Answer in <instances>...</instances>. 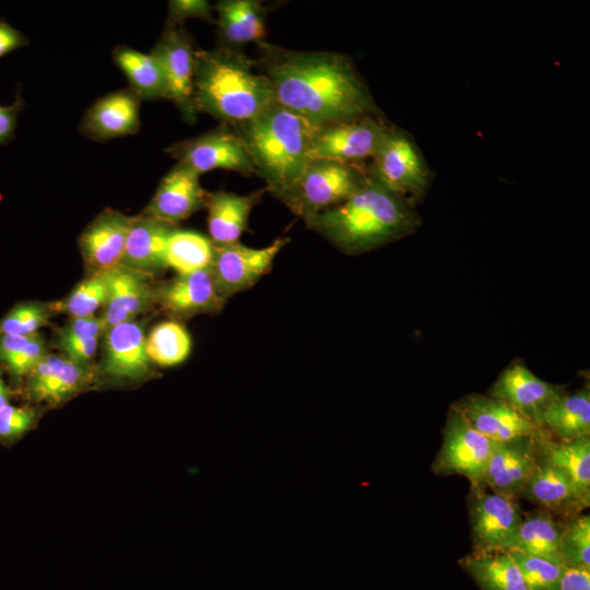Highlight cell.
Segmentation results:
<instances>
[{
  "mask_svg": "<svg viewBox=\"0 0 590 590\" xmlns=\"http://www.w3.org/2000/svg\"><path fill=\"white\" fill-rule=\"evenodd\" d=\"M257 66L274 99L314 126L382 114L353 61L334 51L258 44Z\"/></svg>",
  "mask_w": 590,
  "mask_h": 590,
  "instance_id": "cell-1",
  "label": "cell"
},
{
  "mask_svg": "<svg viewBox=\"0 0 590 590\" xmlns=\"http://www.w3.org/2000/svg\"><path fill=\"white\" fill-rule=\"evenodd\" d=\"M346 255H361L402 239L421 226L414 202L369 177L344 202L304 222Z\"/></svg>",
  "mask_w": 590,
  "mask_h": 590,
  "instance_id": "cell-2",
  "label": "cell"
},
{
  "mask_svg": "<svg viewBox=\"0 0 590 590\" xmlns=\"http://www.w3.org/2000/svg\"><path fill=\"white\" fill-rule=\"evenodd\" d=\"M275 102L268 78L257 61L239 49H197L193 104L229 127L246 122Z\"/></svg>",
  "mask_w": 590,
  "mask_h": 590,
  "instance_id": "cell-3",
  "label": "cell"
},
{
  "mask_svg": "<svg viewBox=\"0 0 590 590\" xmlns=\"http://www.w3.org/2000/svg\"><path fill=\"white\" fill-rule=\"evenodd\" d=\"M316 127L274 102L255 118L231 128L245 145L266 190L281 201L310 161Z\"/></svg>",
  "mask_w": 590,
  "mask_h": 590,
  "instance_id": "cell-4",
  "label": "cell"
},
{
  "mask_svg": "<svg viewBox=\"0 0 590 590\" xmlns=\"http://www.w3.org/2000/svg\"><path fill=\"white\" fill-rule=\"evenodd\" d=\"M368 179L366 164L312 158L281 202L306 222L347 200Z\"/></svg>",
  "mask_w": 590,
  "mask_h": 590,
  "instance_id": "cell-5",
  "label": "cell"
},
{
  "mask_svg": "<svg viewBox=\"0 0 590 590\" xmlns=\"http://www.w3.org/2000/svg\"><path fill=\"white\" fill-rule=\"evenodd\" d=\"M367 173L381 186L412 202L421 199L432 181L430 169L413 138L391 125Z\"/></svg>",
  "mask_w": 590,
  "mask_h": 590,
  "instance_id": "cell-6",
  "label": "cell"
},
{
  "mask_svg": "<svg viewBox=\"0 0 590 590\" xmlns=\"http://www.w3.org/2000/svg\"><path fill=\"white\" fill-rule=\"evenodd\" d=\"M390 127L384 114L317 126L309 157L365 164L376 154Z\"/></svg>",
  "mask_w": 590,
  "mask_h": 590,
  "instance_id": "cell-7",
  "label": "cell"
},
{
  "mask_svg": "<svg viewBox=\"0 0 590 590\" xmlns=\"http://www.w3.org/2000/svg\"><path fill=\"white\" fill-rule=\"evenodd\" d=\"M496 442L474 429L451 406L433 471L442 475H462L469 480L471 487L483 486L486 465Z\"/></svg>",
  "mask_w": 590,
  "mask_h": 590,
  "instance_id": "cell-8",
  "label": "cell"
},
{
  "mask_svg": "<svg viewBox=\"0 0 590 590\" xmlns=\"http://www.w3.org/2000/svg\"><path fill=\"white\" fill-rule=\"evenodd\" d=\"M288 237H279L266 247L237 243L214 245L210 270L220 294L227 300L245 292L268 274Z\"/></svg>",
  "mask_w": 590,
  "mask_h": 590,
  "instance_id": "cell-9",
  "label": "cell"
},
{
  "mask_svg": "<svg viewBox=\"0 0 590 590\" xmlns=\"http://www.w3.org/2000/svg\"><path fill=\"white\" fill-rule=\"evenodd\" d=\"M166 152L198 175L214 169L232 170L244 176L255 174L240 138L225 123L194 138L176 142Z\"/></svg>",
  "mask_w": 590,
  "mask_h": 590,
  "instance_id": "cell-10",
  "label": "cell"
},
{
  "mask_svg": "<svg viewBox=\"0 0 590 590\" xmlns=\"http://www.w3.org/2000/svg\"><path fill=\"white\" fill-rule=\"evenodd\" d=\"M468 508L474 551L510 550L523 518L516 497L471 487Z\"/></svg>",
  "mask_w": 590,
  "mask_h": 590,
  "instance_id": "cell-11",
  "label": "cell"
},
{
  "mask_svg": "<svg viewBox=\"0 0 590 590\" xmlns=\"http://www.w3.org/2000/svg\"><path fill=\"white\" fill-rule=\"evenodd\" d=\"M103 338V356L96 366V379L102 377L116 384H132L154 376L142 321L134 319L114 326L105 331Z\"/></svg>",
  "mask_w": 590,
  "mask_h": 590,
  "instance_id": "cell-12",
  "label": "cell"
},
{
  "mask_svg": "<svg viewBox=\"0 0 590 590\" xmlns=\"http://www.w3.org/2000/svg\"><path fill=\"white\" fill-rule=\"evenodd\" d=\"M194 48L192 38L181 27L165 28L151 50L161 63L167 83V96L182 118L193 122L197 110L193 104Z\"/></svg>",
  "mask_w": 590,
  "mask_h": 590,
  "instance_id": "cell-13",
  "label": "cell"
},
{
  "mask_svg": "<svg viewBox=\"0 0 590 590\" xmlns=\"http://www.w3.org/2000/svg\"><path fill=\"white\" fill-rule=\"evenodd\" d=\"M25 378L30 401L58 405L96 381V366L75 363L62 354L47 353Z\"/></svg>",
  "mask_w": 590,
  "mask_h": 590,
  "instance_id": "cell-14",
  "label": "cell"
},
{
  "mask_svg": "<svg viewBox=\"0 0 590 590\" xmlns=\"http://www.w3.org/2000/svg\"><path fill=\"white\" fill-rule=\"evenodd\" d=\"M226 299L220 294L210 267L156 285L155 305L174 321L221 311Z\"/></svg>",
  "mask_w": 590,
  "mask_h": 590,
  "instance_id": "cell-15",
  "label": "cell"
},
{
  "mask_svg": "<svg viewBox=\"0 0 590 590\" xmlns=\"http://www.w3.org/2000/svg\"><path fill=\"white\" fill-rule=\"evenodd\" d=\"M518 497L565 519L580 515L590 504L589 492L583 491L566 471L541 456Z\"/></svg>",
  "mask_w": 590,
  "mask_h": 590,
  "instance_id": "cell-16",
  "label": "cell"
},
{
  "mask_svg": "<svg viewBox=\"0 0 590 590\" xmlns=\"http://www.w3.org/2000/svg\"><path fill=\"white\" fill-rule=\"evenodd\" d=\"M108 294L101 316L104 333L114 326L137 319L155 306L153 276L125 266L104 271Z\"/></svg>",
  "mask_w": 590,
  "mask_h": 590,
  "instance_id": "cell-17",
  "label": "cell"
},
{
  "mask_svg": "<svg viewBox=\"0 0 590 590\" xmlns=\"http://www.w3.org/2000/svg\"><path fill=\"white\" fill-rule=\"evenodd\" d=\"M536 433L496 442L486 465L484 487L499 495L518 498L539 461Z\"/></svg>",
  "mask_w": 590,
  "mask_h": 590,
  "instance_id": "cell-18",
  "label": "cell"
},
{
  "mask_svg": "<svg viewBox=\"0 0 590 590\" xmlns=\"http://www.w3.org/2000/svg\"><path fill=\"white\" fill-rule=\"evenodd\" d=\"M452 408L474 429L495 441L534 435L539 429L529 417L492 396L469 394Z\"/></svg>",
  "mask_w": 590,
  "mask_h": 590,
  "instance_id": "cell-19",
  "label": "cell"
},
{
  "mask_svg": "<svg viewBox=\"0 0 590 590\" xmlns=\"http://www.w3.org/2000/svg\"><path fill=\"white\" fill-rule=\"evenodd\" d=\"M200 175L177 163L161 180L155 194L142 214L176 226L205 205L208 191L200 184Z\"/></svg>",
  "mask_w": 590,
  "mask_h": 590,
  "instance_id": "cell-20",
  "label": "cell"
},
{
  "mask_svg": "<svg viewBox=\"0 0 590 590\" xmlns=\"http://www.w3.org/2000/svg\"><path fill=\"white\" fill-rule=\"evenodd\" d=\"M132 217L105 209L82 232L79 247L91 273L104 272L120 263Z\"/></svg>",
  "mask_w": 590,
  "mask_h": 590,
  "instance_id": "cell-21",
  "label": "cell"
},
{
  "mask_svg": "<svg viewBox=\"0 0 590 590\" xmlns=\"http://www.w3.org/2000/svg\"><path fill=\"white\" fill-rule=\"evenodd\" d=\"M140 97L130 88L106 94L85 113L83 135L95 141L135 134L140 129Z\"/></svg>",
  "mask_w": 590,
  "mask_h": 590,
  "instance_id": "cell-22",
  "label": "cell"
},
{
  "mask_svg": "<svg viewBox=\"0 0 590 590\" xmlns=\"http://www.w3.org/2000/svg\"><path fill=\"white\" fill-rule=\"evenodd\" d=\"M562 392V387L541 379L518 362L505 368L489 389V396L507 402L534 423Z\"/></svg>",
  "mask_w": 590,
  "mask_h": 590,
  "instance_id": "cell-23",
  "label": "cell"
},
{
  "mask_svg": "<svg viewBox=\"0 0 590 590\" xmlns=\"http://www.w3.org/2000/svg\"><path fill=\"white\" fill-rule=\"evenodd\" d=\"M175 227L145 214L133 216L119 264L151 276L162 272L167 268L166 245Z\"/></svg>",
  "mask_w": 590,
  "mask_h": 590,
  "instance_id": "cell-24",
  "label": "cell"
},
{
  "mask_svg": "<svg viewBox=\"0 0 590 590\" xmlns=\"http://www.w3.org/2000/svg\"><path fill=\"white\" fill-rule=\"evenodd\" d=\"M263 190L237 194L223 190L208 192L204 208L208 211V228L214 245L239 241L247 232L252 209L261 200Z\"/></svg>",
  "mask_w": 590,
  "mask_h": 590,
  "instance_id": "cell-25",
  "label": "cell"
},
{
  "mask_svg": "<svg viewBox=\"0 0 590 590\" xmlns=\"http://www.w3.org/2000/svg\"><path fill=\"white\" fill-rule=\"evenodd\" d=\"M217 34L223 47L238 49L266 42L268 9L257 0H221L214 7Z\"/></svg>",
  "mask_w": 590,
  "mask_h": 590,
  "instance_id": "cell-26",
  "label": "cell"
},
{
  "mask_svg": "<svg viewBox=\"0 0 590 590\" xmlns=\"http://www.w3.org/2000/svg\"><path fill=\"white\" fill-rule=\"evenodd\" d=\"M535 424L555 439L569 441L590 436V390L562 392L538 416Z\"/></svg>",
  "mask_w": 590,
  "mask_h": 590,
  "instance_id": "cell-27",
  "label": "cell"
},
{
  "mask_svg": "<svg viewBox=\"0 0 590 590\" xmlns=\"http://www.w3.org/2000/svg\"><path fill=\"white\" fill-rule=\"evenodd\" d=\"M564 520L538 508L523 515L510 550L565 565L562 551Z\"/></svg>",
  "mask_w": 590,
  "mask_h": 590,
  "instance_id": "cell-28",
  "label": "cell"
},
{
  "mask_svg": "<svg viewBox=\"0 0 590 590\" xmlns=\"http://www.w3.org/2000/svg\"><path fill=\"white\" fill-rule=\"evenodd\" d=\"M459 564L481 590H527L520 569L508 551L473 550L460 558Z\"/></svg>",
  "mask_w": 590,
  "mask_h": 590,
  "instance_id": "cell-29",
  "label": "cell"
},
{
  "mask_svg": "<svg viewBox=\"0 0 590 590\" xmlns=\"http://www.w3.org/2000/svg\"><path fill=\"white\" fill-rule=\"evenodd\" d=\"M113 59L125 73L130 90L140 99L166 98V76L161 63L152 54H143L129 46H118L113 52Z\"/></svg>",
  "mask_w": 590,
  "mask_h": 590,
  "instance_id": "cell-30",
  "label": "cell"
},
{
  "mask_svg": "<svg viewBox=\"0 0 590 590\" xmlns=\"http://www.w3.org/2000/svg\"><path fill=\"white\" fill-rule=\"evenodd\" d=\"M536 440L543 459L566 471L590 493V436L562 441L539 428Z\"/></svg>",
  "mask_w": 590,
  "mask_h": 590,
  "instance_id": "cell-31",
  "label": "cell"
},
{
  "mask_svg": "<svg viewBox=\"0 0 590 590\" xmlns=\"http://www.w3.org/2000/svg\"><path fill=\"white\" fill-rule=\"evenodd\" d=\"M104 335L101 316L70 318L55 334V346L67 358L82 364L93 365L99 339Z\"/></svg>",
  "mask_w": 590,
  "mask_h": 590,
  "instance_id": "cell-32",
  "label": "cell"
},
{
  "mask_svg": "<svg viewBox=\"0 0 590 590\" xmlns=\"http://www.w3.org/2000/svg\"><path fill=\"white\" fill-rule=\"evenodd\" d=\"M214 245L204 235L174 228L166 245V266L177 274H188L210 267Z\"/></svg>",
  "mask_w": 590,
  "mask_h": 590,
  "instance_id": "cell-33",
  "label": "cell"
},
{
  "mask_svg": "<svg viewBox=\"0 0 590 590\" xmlns=\"http://www.w3.org/2000/svg\"><path fill=\"white\" fill-rule=\"evenodd\" d=\"M145 347L153 364L169 367L187 359L191 352L192 341L180 322L169 320L156 324L151 330Z\"/></svg>",
  "mask_w": 590,
  "mask_h": 590,
  "instance_id": "cell-34",
  "label": "cell"
},
{
  "mask_svg": "<svg viewBox=\"0 0 590 590\" xmlns=\"http://www.w3.org/2000/svg\"><path fill=\"white\" fill-rule=\"evenodd\" d=\"M108 294L104 272L91 273L63 299L50 303L52 312H64L70 318L87 317L104 307Z\"/></svg>",
  "mask_w": 590,
  "mask_h": 590,
  "instance_id": "cell-35",
  "label": "cell"
},
{
  "mask_svg": "<svg viewBox=\"0 0 590 590\" xmlns=\"http://www.w3.org/2000/svg\"><path fill=\"white\" fill-rule=\"evenodd\" d=\"M562 551L565 565L590 568V516L564 519Z\"/></svg>",
  "mask_w": 590,
  "mask_h": 590,
  "instance_id": "cell-36",
  "label": "cell"
},
{
  "mask_svg": "<svg viewBox=\"0 0 590 590\" xmlns=\"http://www.w3.org/2000/svg\"><path fill=\"white\" fill-rule=\"evenodd\" d=\"M52 314L50 303L25 302L14 306L0 321V333L32 335L46 326Z\"/></svg>",
  "mask_w": 590,
  "mask_h": 590,
  "instance_id": "cell-37",
  "label": "cell"
},
{
  "mask_svg": "<svg viewBox=\"0 0 590 590\" xmlns=\"http://www.w3.org/2000/svg\"><path fill=\"white\" fill-rule=\"evenodd\" d=\"M508 552L520 569L527 590H556L564 565L516 550Z\"/></svg>",
  "mask_w": 590,
  "mask_h": 590,
  "instance_id": "cell-38",
  "label": "cell"
},
{
  "mask_svg": "<svg viewBox=\"0 0 590 590\" xmlns=\"http://www.w3.org/2000/svg\"><path fill=\"white\" fill-rule=\"evenodd\" d=\"M37 420L38 414L32 408L4 405L0 409V444L13 446L35 427Z\"/></svg>",
  "mask_w": 590,
  "mask_h": 590,
  "instance_id": "cell-39",
  "label": "cell"
},
{
  "mask_svg": "<svg viewBox=\"0 0 590 590\" xmlns=\"http://www.w3.org/2000/svg\"><path fill=\"white\" fill-rule=\"evenodd\" d=\"M47 354L44 339L36 333L33 339L4 366L15 378L26 377L39 361Z\"/></svg>",
  "mask_w": 590,
  "mask_h": 590,
  "instance_id": "cell-40",
  "label": "cell"
},
{
  "mask_svg": "<svg viewBox=\"0 0 590 590\" xmlns=\"http://www.w3.org/2000/svg\"><path fill=\"white\" fill-rule=\"evenodd\" d=\"M213 7L205 0H172L168 2L166 27H176L187 19L213 22Z\"/></svg>",
  "mask_w": 590,
  "mask_h": 590,
  "instance_id": "cell-41",
  "label": "cell"
},
{
  "mask_svg": "<svg viewBox=\"0 0 590 590\" xmlns=\"http://www.w3.org/2000/svg\"><path fill=\"white\" fill-rule=\"evenodd\" d=\"M23 105L24 102L20 93L16 94L13 104L9 106L0 104V145L8 143L14 137L17 116Z\"/></svg>",
  "mask_w": 590,
  "mask_h": 590,
  "instance_id": "cell-42",
  "label": "cell"
},
{
  "mask_svg": "<svg viewBox=\"0 0 590 590\" xmlns=\"http://www.w3.org/2000/svg\"><path fill=\"white\" fill-rule=\"evenodd\" d=\"M556 590H590V568L564 565Z\"/></svg>",
  "mask_w": 590,
  "mask_h": 590,
  "instance_id": "cell-43",
  "label": "cell"
},
{
  "mask_svg": "<svg viewBox=\"0 0 590 590\" xmlns=\"http://www.w3.org/2000/svg\"><path fill=\"white\" fill-rule=\"evenodd\" d=\"M28 44L30 40L23 33L0 20V58Z\"/></svg>",
  "mask_w": 590,
  "mask_h": 590,
  "instance_id": "cell-44",
  "label": "cell"
},
{
  "mask_svg": "<svg viewBox=\"0 0 590 590\" xmlns=\"http://www.w3.org/2000/svg\"><path fill=\"white\" fill-rule=\"evenodd\" d=\"M35 334L15 335L0 333V363L4 365L11 357L17 354Z\"/></svg>",
  "mask_w": 590,
  "mask_h": 590,
  "instance_id": "cell-45",
  "label": "cell"
},
{
  "mask_svg": "<svg viewBox=\"0 0 590 590\" xmlns=\"http://www.w3.org/2000/svg\"><path fill=\"white\" fill-rule=\"evenodd\" d=\"M10 401V390L2 377L0 376V409L9 404Z\"/></svg>",
  "mask_w": 590,
  "mask_h": 590,
  "instance_id": "cell-46",
  "label": "cell"
}]
</instances>
